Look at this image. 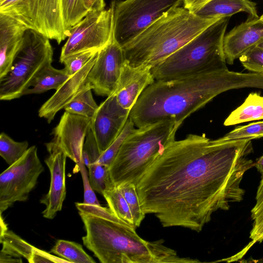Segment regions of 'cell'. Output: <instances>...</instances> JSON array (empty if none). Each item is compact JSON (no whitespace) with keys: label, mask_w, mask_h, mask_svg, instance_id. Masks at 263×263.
Masks as SVG:
<instances>
[{"label":"cell","mask_w":263,"mask_h":263,"mask_svg":"<svg viewBox=\"0 0 263 263\" xmlns=\"http://www.w3.org/2000/svg\"><path fill=\"white\" fill-rule=\"evenodd\" d=\"M251 140L221 141L189 134L168 144L136 184L145 214L163 227L200 232L218 210L243 199L240 183L254 166Z\"/></svg>","instance_id":"cell-1"},{"label":"cell","mask_w":263,"mask_h":263,"mask_svg":"<svg viewBox=\"0 0 263 263\" xmlns=\"http://www.w3.org/2000/svg\"><path fill=\"white\" fill-rule=\"evenodd\" d=\"M263 89V74L228 68L189 77L155 81L141 93L129 118L140 127L170 120L180 125L215 97L229 90Z\"/></svg>","instance_id":"cell-2"},{"label":"cell","mask_w":263,"mask_h":263,"mask_svg":"<svg viewBox=\"0 0 263 263\" xmlns=\"http://www.w3.org/2000/svg\"><path fill=\"white\" fill-rule=\"evenodd\" d=\"M84 223L83 245L102 263H196L166 247L163 239H143L133 228L100 204L75 203Z\"/></svg>","instance_id":"cell-3"},{"label":"cell","mask_w":263,"mask_h":263,"mask_svg":"<svg viewBox=\"0 0 263 263\" xmlns=\"http://www.w3.org/2000/svg\"><path fill=\"white\" fill-rule=\"evenodd\" d=\"M219 19L201 17L183 6L174 8L122 47L125 61L152 68Z\"/></svg>","instance_id":"cell-4"},{"label":"cell","mask_w":263,"mask_h":263,"mask_svg":"<svg viewBox=\"0 0 263 263\" xmlns=\"http://www.w3.org/2000/svg\"><path fill=\"white\" fill-rule=\"evenodd\" d=\"M230 17L220 18L153 66L151 70L155 80L174 79L227 68L223 42Z\"/></svg>","instance_id":"cell-5"},{"label":"cell","mask_w":263,"mask_h":263,"mask_svg":"<svg viewBox=\"0 0 263 263\" xmlns=\"http://www.w3.org/2000/svg\"><path fill=\"white\" fill-rule=\"evenodd\" d=\"M180 125L166 120L135 128L124 139L109 166L114 185L124 182L136 185L156 158L175 140Z\"/></svg>","instance_id":"cell-6"},{"label":"cell","mask_w":263,"mask_h":263,"mask_svg":"<svg viewBox=\"0 0 263 263\" xmlns=\"http://www.w3.org/2000/svg\"><path fill=\"white\" fill-rule=\"evenodd\" d=\"M53 51L49 39L27 29L9 72L0 78V99L10 101L24 96L39 71L51 64Z\"/></svg>","instance_id":"cell-7"},{"label":"cell","mask_w":263,"mask_h":263,"mask_svg":"<svg viewBox=\"0 0 263 263\" xmlns=\"http://www.w3.org/2000/svg\"><path fill=\"white\" fill-rule=\"evenodd\" d=\"M0 13L58 44L68 37L62 0H0Z\"/></svg>","instance_id":"cell-8"},{"label":"cell","mask_w":263,"mask_h":263,"mask_svg":"<svg viewBox=\"0 0 263 263\" xmlns=\"http://www.w3.org/2000/svg\"><path fill=\"white\" fill-rule=\"evenodd\" d=\"M183 0L112 1L113 37L122 47Z\"/></svg>","instance_id":"cell-9"},{"label":"cell","mask_w":263,"mask_h":263,"mask_svg":"<svg viewBox=\"0 0 263 263\" xmlns=\"http://www.w3.org/2000/svg\"><path fill=\"white\" fill-rule=\"evenodd\" d=\"M44 167L37 155L36 146H32L16 162L0 175V214L16 201H26L35 187Z\"/></svg>","instance_id":"cell-10"},{"label":"cell","mask_w":263,"mask_h":263,"mask_svg":"<svg viewBox=\"0 0 263 263\" xmlns=\"http://www.w3.org/2000/svg\"><path fill=\"white\" fill-rule=\"evenodd\" d=\"M113 37L112 9L89 11L85 16L71 28L63 46L60 61L80 52L100 50Z\"/></svg>","instance_id":"cell-11"},{"label":"cell","mask_w":263,"mask_h":263,"mask_svg":"<svg viewBox=\"0 0 263 263\" xmlns=\"http://www.w3.org/2000/svg\"><path fill=\"white\" fill-rule=\"evenodd\" d=\"M125 62L123 49L112 37L99 51L88 75V82L97 95L108 97L115 92Z\"/></svg>","instance_id":"cell-12"},{"label":"cell","mask_w":263,"mask_h":263,"mask_svg":"<svg viewBox=\"0 0 263 263\" xmlns=\"http://www.w3.org/2000/svg\"><path fill=\"white\" fill-rule=\"evenodd\" d=\"M91 119L65 111L53 128L52 141L76 164L79 171L85 165L83 147Z\"/></svg>","instance_id":"cell-13"},{"label":"cell","mask_w":263,"mask_h":263,"mask_svg":"<svg viewBox=\"0 0 263 263\" xmlns=\"http://www.w3.org/2000/svg\"><path fill=\"white\" fill-rule=\"evenodd\" d=\"M129 113L120 106L114 93L99 105L91 119L90 129L101 153L108 148L122 131Z\"/></svg>","instance_id":"cell-14"},{"label":"cell","mask_w":263,"mask_h":263,"mask_svg":"<svg viewBox=\"0 0 263 263\" xmlns=\"http://www.w3.org/2000/svg\"><path fill=\"white\" fill-rule=\"evenodd\" d=\"M49 156L45 162L50 173V184L47 194L41 200L45 205L42 212L44 218L52 219L61 211L66 197L65 166L67 157L64 152L52 141L45 144Z\"/></svg>","instance_id":"cell-15"},{"label":"cell","mask_w":263,"mask_h":263,"mask_svg":"<svg viewBox=\"0 0 263 263\" xmlns=\"http://www.w3.org/2000/svg\"><path fill=\"white\" fill-rule=\"evenodd\" d=\"M97 56L98 54L92 58L81 69L70 76L55 90L54 93L39 109L38 113L40 117L46 119L48 123H50L58 111L64 109L81 93L88 89H92L87 78Z\"/></svg>","instance_id":"cell-16"},{"label":"cell","mask_w":263,"mask_h":263,"mask_svg":"<svg viewBox=\"0 0 263 263\" xmlns=\"http://www.w3.org/2000/svg\"><path fill=\"white\" fill-rule=\"evenodd\" d=\"M262 42L263 22L259 17L248 16L224 35L223 48L227 63L233 64L243 53Z\"/></svg>","instance_id":"cell-17"},{"label":"cell","mask_w":263,"mask_h":263,"mask_svg":"<svg viewBox=\"0 0 263 263\" xmlns=\"http://www.w3.org/2000/svg\"><path fill=\"white\" fill-rule=\"evenodd\" d=\"M151 69L145 66L133 67L125 61L113 93L123 109L130 111L143 91L155 81Z\"/></svg>","instance_id":"cell-18"},{"label":"cell","mask_w":263,"mask_h":263,"mask_svg":"<svg viewBox=\"0 0 263 263\" xmlns=\"http://www.w3.org/2000/svg\"><path fill=\"white\" fill-rule=\"evenodd\" d=\"M27 29L14 19L0 13V78L10 71Z\"/></svg>","instance_id":"cell-19"},{"label":"cell","mask_w":263,"mask_h":263,"mask_svg":"<svg viewBox=\"0 0 263 263\" xmlns=\"http://www.w3.org/2000/svg\"><path fill=\"white\" fill-rule=\"evenodd\" d=\"M241 12L249 16L259 17L256 4L251 0H211L194 13L203 18H220Z\"/></svg>","instance_id":"cell-20"},{"label":"cell","mask_w":263,"mask_h":263,"mask_svg":"<svg viewBox=\"0 0 263 263\" xmlns=\"http://www.w3.org/2000/svg\"><path fill=\"white\" fill-rule=\"evenodd\" d=\"M263 119V96L258 92L250 93L244 102L233 110L224 120V125Z\"/></svg>","instance_id":"cell-21"},{"label":"cell","mask_w":263,"mask_h":263,"mask_svg":"<svg viewBox=\"0 0 263 263\" xmlns=\"http://www.w3.org/2000/svg\"><path fill=\"white\" fill-rule=\"evenodd\" d=\"M69 77L65 68L56 69L51 64L46 65L35 76L24 96L41 93L51 89L56 90Z\"/></svg>","instance_id":"cell-22"},{"label":"cell","mask_w":263,"mask_h":263,"mask_svg":"<svg viewBox=\"0 0 263 263\" xmlns=\"http://www.w3.org/2000/svg\"><path fill=\"white\" fill-rule=\"evenodd\" d=\"M2 248L0 253L11 256L15 258H25L28 262L30 260L34 247L21 238L12 231L8 230L0 235Z\"/></svg>","instance_id":"cell-23"},{"label":"cell","mask_w":263,"mask_h":263,"mask_svg":"<svg viewBox=\"0 0 263 263\" xmlns=\"http://www.w3.org/2000/svg\"><path fill=\"white\" fill-rule=\"evenodd\" d=\"M52 253L70 263H95L94 259L83 249L80 243L59 239L51 249Z\"/></svg>","instance_id":"cell-24"},{"label":"cell","mask_w":263,"mask_h":263,"mask_svg":"<svg viewBox=\"0 0 263 263\" xmlns=\"http://www.w3.org/2000/svg\"><path fill=\"white\" fill-rule=\"evenodd\" d=\"M114 214L130 227L136 229L129 206L117 186L105 191L103 195Z\"/></svg>","instance_id":"cell-25"},{"label":"cell","mask_w":263,"mask_h":263,"mask_svg":"<svg viewBox=\"0 0 263 263\" xmlns=\"http://www.w3.org/2000/svg\"><path fill=\"white\" fill-rule=\"evenodd\" d=\"M91 90L89 88L81 93L64 109L70 113L92 119L99 105L93 98Z\"/></svg>","instance_id":"cell-26"},{"label":"cell","mask_w":263,"mask_h":263,"mask_svg":"<svg viewBox=\"0 0 263 263\" xmlns=\"http://www.w3.org/2000/svg\"><path fill=\"white\" fill-rule=\"evenodd\" d=\"M28 142H16L4 133L0 135V155L9 165L18 160L27 152Z\"/></svg>","instance_id":"cell-27"},{"label":"cell","mask_w":263,"mask_h":263,"mask_svg":"<svg viewBox=\"0 0 263 263\" xmlns=\"http://www.w3.org/2000/svg\"><path fill=\"white\" fill-rule=\"evenodd\" d=\"M260 181L256 195V203L251 210V218L253 220L250 233L251 246L263 241V175Z\"/></svg>","instance_id":"cell-28"},{"label":"cell","mask_w":263,"mask_h":263,"mask_svg":"<svg viewBox=\"0 0 263 263\" xmlns=\"http://www.w3.org/2000/svg\"><path fill=\"white\" fill-rule=\"evenodd\" d=\"M117 187L129 206L135 227L136 228L139 227L145 214L141 208L136 185L130 182H124Z\"/></svg>","instance_id":"cell-29"},{"label":"cell","mask_w":263,"mask_h":263,"mask_svg":"<svg viewBox=\"0 0 263 263\" xmlns=\"http://www.w3.org/2000/svg\"><path fill=\"white\" fill-rule=\"evenodd\" d=\"M62 5L63 19L68 31L88 12L84 0H62Z\"/></svg>","instance_id":"cell-30"},{"label":"cell","mask_w":263,"mask_h":263,"mask_svg":"<svg viewBox=\"0 0 263 263\" xmlns=\"http://www.w3.org/2000/svg\"><path fill=\"white\" fill-rule=\"evenodd\" d=\"M262 137H263V121H258L246 125L237 126L219 139L221 141L224 142L243 139L252 140Z\"/></svg>","instance_id":"cell-31"},{"label":"cell","mask_w":263,"mask_h":263,"mask_svg":"<svg viewBox=\"0 0 263 263\" xmlns=\"http://www.w3.org/2000/svg\"><path fill=\"white\" fill-rule=\"evenodd\" d=\"M132 121L128 118L122 131L108 148L102 153L97 163L110 166L126 137L135 128Z\"/></svg>","instance_id":"cell-32"},{"label":"cell","mask_w":263,"mask_h":263,"mask_svg":"<svg viewBox=\"0 0 263 263\" xmlns=\"http://www.w3.org/2000/svg\"><path fill=\"white\" fill-rule=\"evenodd\" d=\"M99 51L91 50L80 52L65 58L60 62L64 65L67 74L71 76L81 69Z\"/></svg>","instance_id":"cell-33"},{"label":"cell","mask_w":263,"mask_h":263,"mask_svg":"<svg viewBox=\"0 0 263 263\" xmlns=\"http://www.w3.org/2000/svg\"><path fill=\"white\" fill-rule=\"evenodd\" d=\"M239 59L246 69L263 74V48L254 46L243 53Z\"/></svg>","instance_id":"cell-34"},{"label":"cell","mask_w":263,"mask_h":263,"mask_svg":"<svg viewBox=\"0 0 263 263\" xmlns=\"http://www.w3.org/2000/svg\"><path fill=\"white\" fill-rule=\"evenodd\" d=\"M101 154L90 128L87 133L83 147L82 157L85 165L88 167L91 164L97 162Z\"/></svg>","instance_id":"cell-35"},{"label":"cell","mask_w":263,"mask_h":263,"mask_svg":"<svg viewBox=\"0 0 263 263\" xmlns=\"http://www.w3.org/2000/svg\"><path fill=\"white\" fill-rule=\"evenodd\" d=\"M29 263H70L69 261L50 254L49 253L34 247L32 256L28 261Z\"/></svg>","instance_id":"cell-36"},{"label":"cell","mask_w":263,"mask_h":263,"mask_svg":"<svg viewBox=\"0 0 263 263\" xmlns=\"http://www.w3.org/2000/svg\"><path fill=\"white\" fill-rule=\"evenodd\" d=\"M79 171L81 172L84 187V201L83 202L89 204H100L94 192L95 191L90 185L86 166H82Z\"/></svg>","instance_id":"cell-37"},{"label":"cell","mask_w":263,"mask_h":263,"mask_svg":"<svg viewBox=\"0 0 263 263\" xmlns=\"http://www.w3.org/2000/svg\"><path fill=\"white\" fill-rule=\"evenodd\" d=\"M211 0H183V6L188 10L195 13Z\"/></svg>","instance_id":"cell-38"},{"label":"cell","mask_w":263,"mask_h":263,"mask_svg":"<svg viewBox=\"0 0 263 263\" xmlns=\"http://www.w3.org/2000/svg\"><path fill=\"white\" fill-rule=\"evenodd\" d=\"M84 3L88 11L105 9L104 0H84Z\"/></svg>","instance_id":"cell-39"},{"label":"cell","mask_w":263,"mask_h":263,"mask_svg":"<svg viewBox=\"0 0 263 263\" xmlns=\"http://www.w3.org/2000/svg\"><path fill=\"white\" fill-rule=\"evenodd\" d=\"M23 262L21 258H15L11 256L0 253V262Z\"/></svg>","instance_id":"cell-40"},{"label":"cell","mask_w":263,"mask_h":263,"mask_svg":"<svg viewBox=\"0 0 263 263\" xmlns=\"http://www.w3.org/2000/svg\"><path fill=\"white\" fill-rule=\"evenodd\" d=\"M254 166H255L258 172L263 175V155L260 157L256 162L254 163Z\"/></svg>","instance_id":"cell-41"},{"label":"cell","mask_w":263,"mask_h":263,"mask_svg":"<svg viewBox=\"0 0 263 263\" xmlns=\"http://www.w3.org/2000/svg\"><path fill=\"white\" fill-rule=\"evenodd\" d=\"M7 225L5 223L4 219L2 217V215L1 214V235H3L6 231L8 230Z\"/></svg>","instance_id":"cell-42"},{"label":"cell","mask_w":263,"mask_h":263,"mask_svg":"<svg viewBox=\"0 0 263 263\" xmlns=\"http://www.w3.org/2000/svg\"><path fill=\"white\" fill-rule=\"evenodd\" d=\"M257 46H258L261 48H263V42H261V43H260L259 45H257Z\"/></svg>","instance_id":"cell-43"},{"label":"cell","mask_w":263,"mask_h":263,"mask_svg":"<svg viewBox=\"0 0 263 263\" xmlns=\"http://www.w3.org/2000/svg\"><path fill=\"white\" fill-rule=\"evenodd\" d=\"M259 19L263 22V14L259 16Z\"/></svg>","instance_id":"cell-44"}]
</instances>
